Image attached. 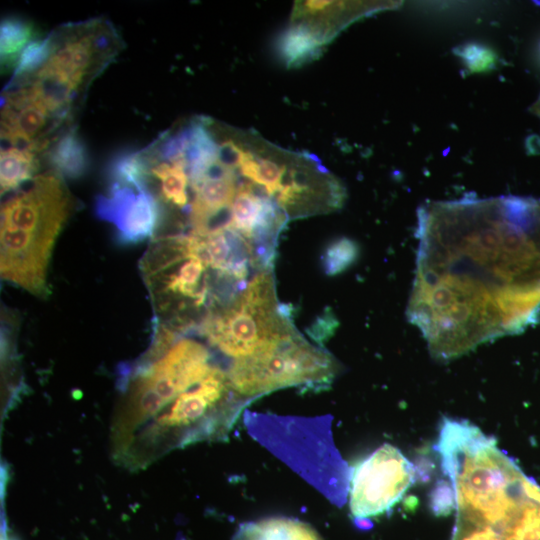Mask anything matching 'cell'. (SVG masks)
<instances>
[{
    "instance_id": "cell-15",
    "label": "cell",
    "mask_w": 540,
    "mask_h": 540,
    "mask_svg": "<svg viewBox=\"0 0 540 540\" xmlns=\"http://www.w3.org/2000/svg\"><path fill=\"white\" fill-rule=\"evenodd\" d=\"M34 28L30 22L6 17L0 25V58L2 71L15 69L23 49L31 42Z\"/></svg>"
},
{
    "instance_id": "cell-6",
    "label": "cell",
    "mask_w": 540,
    "mask_h": 540,
    "mask_svg": "<svg viewBox=\"0 0 540 540\" xmlns=\"http://www.w3.org/2000/svg\"><path fill=\"white\" fill-rule=\"evenodd\" d=\"M414 482L413 464L399 449L384 444L354 468L350 511L357 519L380 515L391 509Z\"/></svg>"
},
{
    "instance_id": "cell-2",
    "label": "cell",
    "mask_w": 540,
    "mask_h": 540,
    "mask_svg": "<svg viewBox=\"0 0 540 540\" xmlns=\"http://www.w3.org/2000/svg\"><path fill=\"white\" fill-rule=\"evenodd\" d=\"M436 449L453 488L457 515L500 531L527 497V477L495 439L466 421L445 418Z\"/></svg>"
},
{
    "instance_id": "cell-16",
    "label": "cell",
    "mask_w": 540,
    "mask_h": 540,
    "mask_svg": "<svg viewBox=\"0 0 540 540\" xmlns=\"http://www.w3.org/2000/svg\"><path fill=\"white\" fill-rule=\"evenodd\" d=\"M56 47L54 31L45 38L34 39L21 52L11 80L5 88L27 82L48 61Z\"/></svg>"
},
{
    "instance_id": "cell-24",
    "label": "cell",
    "mask_w": 540,
    "mask_h": 540,
    "mask_svg": "<svg viewBox=\"0 0 540 540\" xmlns=\"http://www.w3.org/2000/svg\"><path fill=\"white\" fill-rule=\"evenodd\" d=\"M536 492L537 493H535L534 499L540 502V487L537 489Z\"/></svg>"
},
{
    "instance_id": "cell-19",
    "label": "cell",
    "mask_w": 540,
    "mask_h": 540,
    "mask_svg": "<svg viewBox=\"0 0 540 540\" xmlns=\"http://www.w3.org/2000/svg\"><path fill=\"white\" fill-rule=\"evenodd\" d=\"M358 246L348 238L331 242L322 255V268L326 275L333 276L347 269L357 258Z\"/></svg>"
},
{
    "instance_id": "cell-21",
    "label": "cell",
    "mask_w": 540,
    "mask_h": 540,
    "mask_svg": "<svg viewBox=\"0 0 540 540\" xmlns=\"http://www.w3.org/2000/svg\"><path fill=\"white\" fill-rule=\"evenodd\" d=\"M466 62L471 71H483L492 66L495 62V55L492 51L480 45H467L456 52Z\"/></svg>"
},
{
    "instance_id": "cell-7",
    "label": "cell",
    "mask_w": 540,
    "mask_h": 540,
    "mask_svg": "<svg viewBox=\"0 0 540 540\" xmlns=\"http://www.w3.org/2000/svg\"><path fill=\"white\" fill-rule=\"evenodd\" d=\"M69 192L56 173L34 176L1 205V227L56 240L71 212Z\"/></svg>"
},
{
    "instance_id": "cell-17",
    "label": "cell",
    "mask_w": 540,
    "mask_h": 540,
    "mask_svg": "<svg viewBox=\"0 0 540 540\" xmlns=\"http://www.w3.org/2000/svg\"><path fill=\"white\" fill-rule=\"evenodd\" d=\"M499 532L502 540H540V502L527 496Z\"/></svg>"
},
{
    "instance_id": "cell-4",
    "label": "cell",
    "mask_w": 540,
    "mask_h": 540,
    "mask_svg": "<svg viewBox=\"0 0 540 540\" xmlns=\"http://www.w3.org/2000/svg\"><path fill=\"white\" fill-rule=\"evenodd\" d=\"M334 372L330 355L293 333L260 352L236 359L227 377L233 390L253 397L290 386L330 383Z\"/></svg>"
},
{
    "instance_id": "cell-5",
    "label": "cell",
    "mask_w": 540,
    "mask_h": 540,
    "mask_svg": "<svg viewBox=\"0 0 540 540\" xmlns=\"http://www.w3.org/2000/svg\"><path fill=\"white\" fill-rule=\"evenodd\" d=\"M54 33L55 50L40 69L66 78L82 93L121 46L115 28L107 20L67 24Z\"/></svg>"
},
{
    "instance_id": "cell-1",
    "label": "cell",
    "mask_w": 540,
    "mask_h": 540,
    "mask_svg": "<svg viewBox=\"0 0 540 540\" xmlns=\"http://www.w3.org/2000/svg\"><path fill=\"white\" fill-rule=\"evenodd\" d=\"M407 317L450 360L522 331L540 312V200L464 197L417 211Z\"/></svg>"
},
{
    "instance_id": "cell-9",
    "label": "cell",
    "mask_w": 540,
    "mask_h": 540,
    "mask_svg": "<svg viewBox=\"0 0 540 540\" xmlns=\"http://www.w3.org/2000/svg\"><path fill=\"white\" fill-rule=\"evenodd\" d=\"M54 243L28 231L1 227V277L35 295L46 296L47 269Z\"/></svg>"
},
{
    "instance_id": "cell-22",
    "label": "cell",
    "mask_w": 540,
    "mask_h": 540,
    "mask_svg": "<svg viewBox=\"0 0 540 540\" xmlns=\"http://www.w3.org/2000/svg\"><path fill=\"white\" fill-rule=\"evenodd\" d=\"M338 321L330 309H326L322 315L316 318L315 322L307 330L308 335L322 344L331 337L338 326Z\"/></svg>"
},
{
    "instance_id": "cell-13",
    "label": "cell",
    "mask_w": 540,
    "mask_h": 540,
    "mask_svg": "<svg viewBox=\"0 0 540 540\" xmlns=\"http://www.w3.org/2000/svg\"><path fill=\"white\" fill-rule=\"evenodd\" d=\"M236 540H321L307 524L289 518H268L246 523L237 532Z\"/></svg>"
},
{
    "instance_id": "cell-14",
    "label": "cell",
    "mask_w": 540,
    "mask_h": 540,
    "mask_svg": "<svg viewBox=\"0 0 540 540\" xmlns=\"http://www.w3.org/2000/svg\"><path fill=\"white\" fill-rule=\"evenodd\" d=\"M38 167L39 162L35 153L15 148L1 149V194L14 191L32 179Z\"/></svg>"
},
{
    "instance_id": "cell-3",
    "label": "cell",
    "mask_w": 540,
    "mask_h": 540,
    "mask_svg": "<svg viewBox=\"0 0 540 540\" xmlns=\"http://www.w3.org/2000/svg\"><path fill=\"white\" fill-rule=\"evenodd\" d=\"M275 301L272 276L264 271L233 304L210 312L201 330L226 355L236 359L250 356L295 333Z\"/></svg>"
},
{
    "instance_id": "cell-20",
    "label": "cell",
    "mask_w": 540,
    "mask_h": 540,
    "mask_svg": "<svg viewBox=\"0 0 540 540\" xmlns=\"http://www.w3.org/2000/svg\"><path fill=\"white\" fill-rule=\"evenodd\" d=\"M451 540H502L494 527L457 515Z\"/></svg>"
},
{
    "instance_id": "cell-23",
    "label": "cell",
    "mask_w": 540,
    "mask_h": 540,
    "mask_svg": "<svg viewBox=\"0 0 540 540\" xmlns=\"http://www.w3.org/2000/svg\"><path fill=\"white\" fill-rule=\"evenodd\" d=\"M530 110L540 119V95L536 102L531 106ZM537 143L540 144V141Z\"/></svg>"
},
{
    "instance_id": "cell-11",
    "label": "cell",
    "mask_w": 540,
    "mask_h": 540,
    "mask_svg": "<svg viewBox=\"0 0 540 540\" xmlns=\"http://www.w3.org/2000/svg\"><path fill=\"white\" fill-rule=\"evenodd\" d=\"M54 173L67 179H78L89 169L88 149L75 128L62 132L46 152Z\"/></svg>"
},
{
    "instance_id": "cell-10",
    "label": "cell",
    "mask_w": 540,
    "mask_h": 540,
    "mask_svg": "<svg viewBox=\"0 0 540 540\" xmlns=\"http://www.w3.org/2000/svg\"><path fill=\"white\" fill-rule=\"evenodd\" d=\"M228 377L213 367L200 382L174 399L168 411L158 419L163 429H181L201 420L225 396Z\"/></svg>"
},
{
    "instance_id": "cell-18",
    "label": "cell",
    "mask_w": 540,
    "mask_h": 540,
    "mask_svg": "<svg viewBox=\"0 0 540 540\" xmlns=\"http://www.w3.org/2000/svg\"><path fill=\"white\" fill-rule=\"evenodd\" d=\"M320 45L307 30L294 25L282 37L280 52L288 64H299L314 55Z\"/></svg>"
},
{
    "instance_id": "cell-12",
    "label": "cell",
    "mask_w": 540,
    "mask_h": 540,
    "mask_svg": "<svg viewBox=\"0 0 540 540\" xmlns=\"http://www.w3.org/2000/svg\"><path fill=\"white\" fill-rule=\"evenodd\" d=\"M150 177L157 181L155 194L160 202L184 209L187 207L189 177L182 158L157 161L150 166Z\"/></svg>"
},
{
    "instance_id": "cell-8",
    "label": "cell",
    "mask_w": 540,
    "mask_h": 540,
    "mask_svg": "<svg viewBox=\"0 0 540 540\" xmlns=\"http://www.w3.org/2000/svg\"><path fill=\"white\" fill-rule=\"evenodd\" d=\"M163 205L150 189L110 184L95 202L97 216L112 223L122 244H135L153 235L163 218Z\"/></svg>"
}]
</instances>
